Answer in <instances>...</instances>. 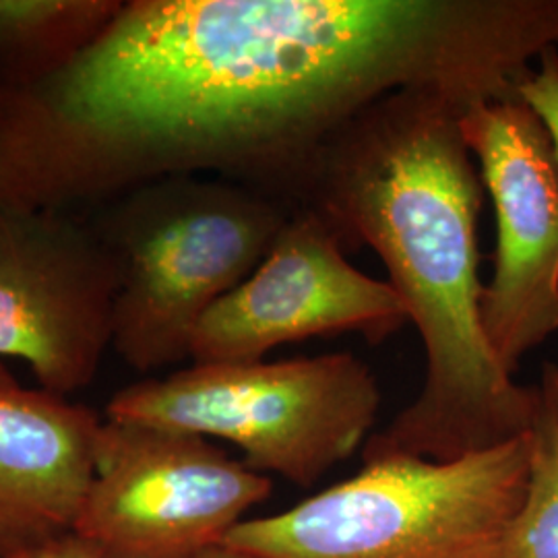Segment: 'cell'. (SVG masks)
Returning a JSON list of instances; mask_svg holds the SVG:
<instances>
[{
	"mask_svg": "<svg viewBox=\"0 0 558 558\" xmlns=\"http://www.w3.org/2000/svg\"><path fill=\"white\" fill-rule=\"evenodd\" d=\"M271 493L269 476L207 437L106 420L73 538L98 558H201Z\"/></svg>",
	"mask_w": 558,
	"mask_h": 558,
	"instance_id": "8992f818",
	"label": "cell"
},
{
	"mask_svg": "<svg viewBox=\"0 0 558 558\" xmlns=\"http://www.w3.org/2000/svg\"><path fill=\"white\" fill-rule=\"evenodd\" d=\"M338 230L313 207H296L253 276L201 320L193 364L257 362L286 343L360 333L377 345L408 323L389 281L345 259Z\"/></svg>",
	"mask_w": 558,
	"mask_h": 558,
	"instance_id": "9c48e42d",
	"label": "cell"
},
{
	"mask_svg": "<svg viewBox=\"0 0 558 558\" xmlns=\"http://www.w3.org/2000/svg\"><path fill=\"white\" fill-rule=\"evenodd\" d=\"M122 0H0V87L54 75L100 36Z\"/></svg>",
	"mask_w": 558,
	"mask_h": 558,
	"instance_id": "8fae6325",
	"label": "cell"
},
{
	"mask_svg": "<svg viewBox=\"0 0 558 558\" xmlns=\"http://www.w3.org/2000/svg\"><path fill=\"white\" fill-rule=\"evenodd\" d=\"M119 288L94 221L0 203V360H23L64 398L89 387L112 348Z\"/></svg>",
	"mask_w": 558,
	"mask_h": 558,
	"instance_id": "52a82bcc",
	"label": "cell"
},
{
	"mask_svg": "<svg viewBox=\"0 0 558 558\" xmlns=\"http://www.w3.org/2000/svg\"><path fill=\"white\" fill-rule=\"evenodd\" d=\"M379 405L373 371L354 354L336 352L193 364L120 389L106 418L228 440L251 470L313 486L366 442Z\"/></svg>",
	"mask_w": 558,
	"mask_h": 558,
	"instance_id": "5b68a950",
	"label": "cell"
},
{
	"mask_svg": "<svg viewBox=\"0 0 558 558\" xmlns=\"http://www.w3.org/2000/svg\"><path fill=\"white\" fill-rule=\"evenodd\" d=\"M101 424L83 403L21 385L0 360V558L73 536Z\"/></svg>",
	"mask_w": 558,
	"mask_h": 558,
	"instance_id": "30bf717a",
	"label": "cell"
},
{
	"mask_svg": "<svg viewBox=\"0 0 558 558\" xmlns=\"http://www.w3.org/2000/svg\"><path fill=\"white\" fill-rule=\"evenodd\" d=\"M550 48L558 0H122L64 69L0 89V184L81 214L214 177L296 209L377 101L515 98Z\"/></svg>",
	"mask_w": 558,
	"mask_h": 558,
	"instance_id": "6da1fadb",
	"label": "cell"
},
{
	"mask_svg": "<svg viewBox=\"0 0 558 558\" xmlns=\"http://www.w3.org/2000/svg\"><path fill=\"white\" fill-rule=\"evenodd\" d=\"M518 94L544 122L558 163V48L539 54L538 69L521 81Z\"/></svg>",
	"mask_w": 558,
	"mask_h": 558,
	"instance_id": "4fadbf2b",
	"label": "cell"
},
{
	"mask_svg": "<svg viewBox=\"0 0 558 558\" xmlns=\"http://www.w3.org/2000/svg\"><path fill=\"white\" fill-rule=\"evenodd\" d=\"M98 211L120 269L112 348L154 373L191 360L201 320L253 276L294 207L228 180L172 177Z\"/></svg>",
	"mask_w": 558,
	"mask_h": 558,
	"instance_id": "3957f363",
	"label": "cell"
},
{
	"mask_svg": "<svg viewBox=\"0 0 558 558\" xmlns=\"http://www.w3.org/2000/svg\"><path fill=\"white\" fill-rule=\"evenodd\" d=\"M530 437V476L497 558H558V364L544 362Z\"/></svg>",
	"mask_w": 558,
	"mask_h": 558,
	"instance_id": "7c38bea8",
	"label": "cell"
},
{
	"mask_svg": "<svg viewBox=\"0 0 558 558\" xmlns=\"http://www.w3.org/2000/svg\"><path fill=\"white\" fill-rule=\"evenodd\" d=\"M527 476V435L451 461L364 459L292 509L244 519L223 546L255 558H497Z\"/></svg>",
	"mask_w": 558,
	"mask_h": 558,
	"instance_id": "277c9868",
	"label": "cell"
},
{
	"mask_svg": "<svg viewBox=\"0 0 558 558\" xmlns=\"http://www.w3.org/2000/svg\"><path fill=\"white\" fill-rule=\"evenodd\" d=\"M465 108L430 89L377 101L323 151L302 203L331 221L348 253L379 255L426 352L418 398L364 442V459L451 461L519 439L534 422L538 387L500 368L480 319L484 184L459 129Z\"/></svg>",
	"mask_w": 558,
	"mask_h": 558,
	"instance_id": "7a4b0ae2",
	"label": "cell"
},
{
	"mask_svg": "<svg viewBox=\"0 0 558 558\" xmlns=\"http://www.w3.org/2000/svg\"><path fill=\"white\" fill-rule=\"evenodd\" d=\"M459 129L497 218L482 329L500 368L515 377L521 359L558 331L557 156L544 122L519 96L465 108Z\"/></svg>",
	"mask_w": 558,
	"mask_h": 558,
	"instance_id": "ba28073f",
	"label": "cell"
},
{
	"mask_svg": "<svg viewBox=\"0 0 558 558\" xmlns=\"http://www.w3.org/2000/svg\"><path fill=\"white\" fill-rule=\"evenodd\" d=\"M25 558H98L96 555H92L89 550H85L83 546H81L77 539L73 538V536H69V538L60 539L57 544H52V546H48V548H44L40 553H36V555H32V557ZM201 558H255L248 557V555H240V553H234V550H230V548H226V546H221L218 550H214V553H207V555H203Z\"/></svg>",
	"mask_w": 558,
	"mask_h": 558,
	"instance_id": "5bb4252c",
	"label": "cell"
}]
</instances>
